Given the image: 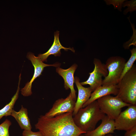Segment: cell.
I'll list each match as a JSON object with an SVG mask.
<instances>
[{
  "label": "cell",
  "mask_w": 136,
  "mask_h": 136,
  "mask_svg": "<svg viewBox=\"0 0 136 136\" xmlns=\"http://www.w3.org/2000/svg\"><path fill=\"white\" fill-rule=\"evenodd\" d=\"M73 112H67L51 118L41 115L35 125L36 129L44 136H79L86 132L75 124Z\"/></svg>",
  "instance_id": "cell-1"
},
{
  "label": "cell",
  "mask_w": 136,
  "mask_h": 136,
  "mask_svg": "<svg viewBox=\"0 0 136 136\" xmlns=\"http://www.w3.org/2000/svg\"><path fill=\"white\" fill-rule=\"evenodd\" d=\"M106 115L100 109L96 100L80 109L73 118L76 125L86 133L94 129L98 122Z\"/></svg>",
  "instance_id": "cell-2"
},
{
  "label": "cell",
  "mask_w": 136,
  "mask_h": 136,
  "mask_svg": "<svg viewBox=\"0 0 136 136\" xmlns=\"http://www.w3.org/2000/svg\"><path fill=\"white\" fill-rule=\"evenodd\" d=\"M117 85L118 92L116 96L126 103L136 105V66L135 64Z\"/></svg>",
  "instance_id": "cell-3"
},
{
  "label": "cell",
  "mask_w": 136,
  "mask_h": 136,
  "mask_svg": "<svg viewBox=\"0 0 136 136\" xmlns=\"http://www.w3.org/2000/svg\"><path fill=\"white\" fill-rule=\"evenodd\" d=\"M123 58L119 56L108 58L106 62L107 69V76L103 80L102 85L108 86L117 84L120 78L126 62Z\"/></svg>",
  "instance_id": "cell-4"
},
{
  "label": "cell",
  "mask_w": 136,
  "mask_h": 136,
  "mask_svg": "<svg viewBox=\"0 0 136 136\" xmlns=\"http://www.w3.org/2000/svg\"><path fill=\"white\" fill-rule=\"evenodd\" d=\"M97 101L101 111L109 118L114 120L121 112L122 108L131 105L124 102L116 96L110 95L100 98Z\"/></svg>",
  "instance_id": "cell-5"
},
{
  "label": "cell",
  "mask_w": 136,
  "mask_h": 136,
  "mask_svg": "<svg viewBox=\"0 0 136 136\" xmlns=\"http://www.w3.org/2000/svg\"><path fill=\"white\" fill-rule=\"evenodd\" d=\"M94 68L93 71L89 73V77L86 81L80 82L82 85L88 84L92 92L102 85V77H106L108 72L105 64L103 63L100 60L94 58L93 60Z\"/></svg>",
  "instance_id": "cell-6"
},
{
  "label": "cell",
  "mask_w": 136,
  "mask_h": 136,
  "mask_svg": "<svg viewBox=\"0 0 136 136\" xmlns=\"http://www.w3.org/2000/svg\"><path fill=\"white\" fill-rule=\"evenodd\" d=\"M27 57L30 60L34 67V71L33 77L29 82H27L24 87L21 90V94L24 96L31 95L32 94L31 91L32 83L37 77L42 74L45 67L48 66L58 67L61 64L56 63L53 64H48L44 63L38 57L35 56L34 54L28 52Z\"/></svg>",
  "instance_id": "cell-7"
},
{
  "label": "cell",
  "mask_w": 136,
  "mask_h": 136,
  "mask_svg": "<svg viewBox=\"0 0 136 136\" xmlns=\"http://www.w3.org/2000/svg\"><path fill=\"white\" fill-rule=\"evenodd\" d=\"M115 130L126 131L136 126V105H131L114 120Z\"/></svg>",
  "instance_id": "cell-8"
},
{
  "label": "cell",
  "mask_w": 136,
  "mask_h": 136,
  "mask_svg": "<svg viewBox=\"0 0 136 136\" xmlns=\"http://www.w3.org/2000/svg\"><path fill=\"white\" fill-rule=\"evenodd\" d=\"M76 101L70 93L66 98L56 100L52 108L44 115L47 117L51 118L67 112L73 113Z\"/></svg>",
  "instance_id": "cell-9"
},
{
  "label": "cell",
  "mask_w": 136,
  "mask_h": 136,
  "mask_svg": "<svg viewBox=\"0 0 136 136\" xmlns=\"http://www.w3.org/2000/svg\"><path fill=\"white\" fill-rule=\"evenodd\" d=\"M77 66V64H75L66 70L63 69L59 67H57L56 69V72L63 79L64 88L66 90L70 89L72 96L75 100L76 99V91L74 88L75 79L74 75Z\"/></svg>",
  "instance_id": "cell-10"
},
{
  "label": "cell",
  "mask_w": 136,
  "mask_h": 136,
  "mask_svg": "<svg viewBox=\"0 0 136 136\" xmlns=\"http://www.w3.org/2000/svg\"><path fill=\"white\" fill-rule=\"evenodd\" d=\"M101 120V123L97 128L84 133L85 136H104L114 132L115 129L114 120L106 115Z\"/></svg>",
  "instance_id": "cell-11"
},
{
  "label": "cell",
  "mask_w": 136,
  "mask_h": 136,
  "mask_svg": "<svg viewBox=\"0 0 136 136\" xmlns=\"http://www.w3.org/2000/svg\"><path fill=\"white\" fill-rule=\"evenodd\" d=\"M74 79L75 82L78 90V94L73 113V116L77 113L80 109L83 108V105L90 98L92 92L90 87H85L81 85L78 77H75Z\"/></svg>",
  "instance_id": "cell-12"
},
{
  "label": "cell",
  "mask_w": 136,
  "mask_h": 136,
  "mask_svg": "<svg viewBox=\"0 0 136 136\" xmlns=\"http://www.w3.org/2000/svg\"><path fill=\"white\" fill-rule=\"evenodd\" d=\"M59 32L57 31L54 33V39L53 44L48 51L43 54H39L38 57L43 62L47 61L48 57L51 55H53L55 56H59L61 54V50L64 49L67 51L68 50H71L74 52L75 51L73 48H67L62 46L59 39Z\"/></svg>",
  "instance_id": "cell-13"
},
{
  "label": "cell",
  "mask_w": 136,
  "mask_h": 136,
  "mask_svg": "<svg viewBox=\"0 0 136 136\" xmlns=\"http://www.w3.org/2000/svg\"><path fill=\"white\" fill-rule=\"evenodd\" d=\"M118 92L117 85L110 86L102 85L95 89L91 93L88 100L83 105L84 108L98 99L111 94L116 95Z\"/></svg>",
  "instance_id": "cell-14"
},
{
  "label": "cell",
  "mask_w": 136,
  "mask_h": 136,
  "mask_svg": "<svg viewBox=\"0 0 136 136\" xmlns=\"http://www.w3.org/2000/svg\"><path fill=\"white\" fill-rule=\"evenodd\" d=\"M11 116L15 118L21 129L31 130L32 126L28 116L27 110L23 105L21 106L20 109L18 111H16L13 109Z\"/></svg>",
  "instance_id": "cell-15"
},
{
  "label": "cell",
  "mask_w": 136,
  "mask_h": 136,
  "mask_svg": "<svg viewBox=\"0 0 136 136\" xmlns=\"http://www.w3.org/2000/svg\"><path fill=\"white\" fill-rule=\"evenodd\" d=\"M21 74L19 77V81L16 93L11 98V101L4 107L0 109V120L4 117L11 116V112L13 109L15 104L19 96L20 88L19 87L21 79Z\"/></svg>",
  "instance_id": "cell-16"
},
{
  "label": "cell",
  "mask_w": 136,
  "mask_h": 136,
  "mask_svg": "<svg viewBox=\"0 0 136 136\" xmlns=\"http://www.w3.org/2000/svg\"><path fill=\"white\" fill-rule=\"evenodd\" d=\"M130 51L131 53V56L128 61L126 62L125 64L120 81L124 75L131 69L136 59V47L130 50Z\"/></svg>",
  "instance_id": "cell-17"
},
{
  "label": "cell",
  "mask_w": 136,
  "mask_h": 136,
  "mask_svg": "<svg viewBox=\"0 0 136 136\" xmlns=\"http://www.w3.org/2000/svg\"><path fill=\"white\" fill-rule=\"evenodd\" d=\"M11 125V122L8 119L0 124V136H10L9 130Z\"/></svg>",
  "instance_id": "cell-18"
},
{
  "label": "cell",
  "mask_w": 136,
  "mask_h": 136,
  "mask_svg": "<svg viewBox=\"0 0 136 136\" xmlns=\"http://www.w3.org/2000/svg\"><path fill=\"white\" fill-rule=\"evenodd\" d=\"M129 17L127 18L131 24V27L133 31V33L130 39L128 41L124 44L123 46L125 49H129L130 46L131 45L135 46V47L136 46V30L134 24H132L130 22Z\"/></svg>",
  "instance_id": "cell-19"
},
{
  "label": "cell",
  "mask_w": 136,
  "mask_h": 136,
  "mask_svg": "<svg viewBox=\"0 0 136 136\" xmlns=\"http://www.w3.org/2000/svg\"><path fill=\"white\" fill-rule=\"evenodd\" d=\"M127 6V8L124 10L123 14L126 15L130 12V13L136 10V0H132L128 1L127 0L124 2L122 5V7H125Z\"/></svg>",
  "instance_id": "cell-20"
},
{
  "label": "cell",
  "mask_w": 136,
  "mask_h": 136,
  "mask_svg": "<svg viewBox=\"0 0 136 136\" xmlns=\"http://www.w3.org/2000/svg\"><path fill=\"white\" fill-rule=\"evenodd\" d=\"M126 0H105L107 5H110L111 4L113 5L114 9H117L119 11H121L122 6L124 2Z\"/></svg>",
  "instance_id": "cell-21"
},
{
  "label": "cell",
  "mask_w": 136,
  "mask_h": 136,
  "mask_svg": "<svg viewBox=\"0 0 136 136\" xmlns=\"http://www.w3.org/2000/svg\"><path fill=\"white\" fill-rule=\"evenodd\" d=\"M22 136H44L40 131L34 132L31 131L24 130L22 133Z\"/></svg>",
  "instance_id": "cell-22"
},
{
  "label": "cell",
  "mask_w": 136,
  "mask_h": 136,
  "mask_svg": "<svg viewBox=\"0 0 136 136\" xmlns=\"http://www.w3.org/2000/svg\"><path fill=\"white\" fill-rule=\"evenodd\" d=\"M124 136H136V126L126 131Z\"/></svg>",
  "instance_id": "cell-23"
},
{
  "label": "cell",
  "mask_w": 136,
  "mask_h": 136,
  "mask_svg": "<svg viewBox=\"0 0 136 136\" xmlns=\"http://www.w3.org/2000/svg\"><path fill=\"white\" fill-rule=\"evenodd\" d=\"M104 136H119L117 135H114L112 134L111 133H109V134H107Z\"/></svg>",
  "instance_id": "cell-24"
},
{
  "label": "cell",
  "mask_w": 136,
  "mask_h": 136,
  "mask_svg": "<svg viewBox=\"0 0 136 136\" xmlns=\"http://www.w3.org/2000/svg\"><path fill=\"white\" fill-rule=\"evenodd\" d=\"M79 136H85L84 134H82L80 135Z\"/></svg>",
  "instance_id": "cell-25"
}]
</instances>
